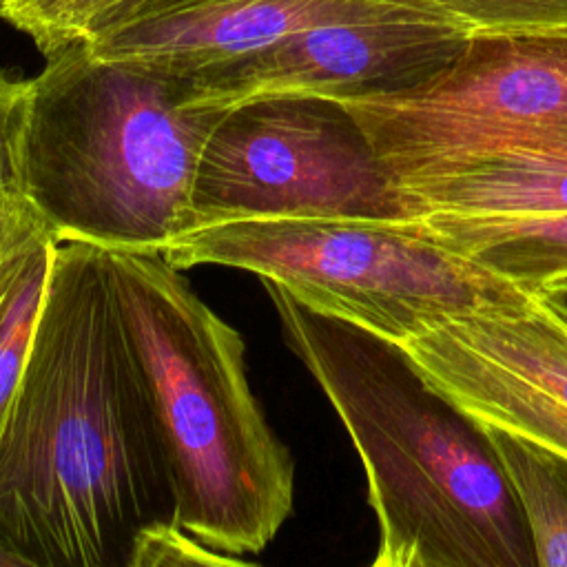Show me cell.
<instances>
[{
	"mask_svg": "<svg viewBox=\"0 0 567 567\" xmlns=\"http://www.w3.org/2000/svg\"><path fill=\"white\" fill-rule=\"evenodd\" d=\"M162 520L171 465L102 248L60 241L0 432V549L24 567H126Z\"/></svg>",
	"mask_w": 567,
	"mask_h": 567,
	"instance_id": "1",
	"label": "cell"
},
{
	"mask_svg": "<svg viewBox=\"0 0 567 567\" xmlns=\"http://www.w3.org/2000/svg\"><path fill=\"white\" fill-rule=\"evenodd\" d=\"M261 284L361 458L379 532L372 567L536 565L483 430L425 385L394 343Z\"/></svg>",
	"mask_w": 567,
	"mask_h": 567,
	"instance_id": "2",
	"label": "cell"
},
{
	"mask_svg": "<svg viewBox=\"0 0 567 567\" xmlns=\"http://www.w3.org/2000/svg\"><path fill=\"white\" fill-rule=\"evenodd\" d=\"M102 255L171 465L175 520L244 565L295 503V461L250 390L244 339L162 252Z\"/></svg>",
	"mask_w": 567,
	"mask_h": 567,
	"instance_id": "3",
	"label": "cell"
},
{
	"mask_svg": "<svg viewBox=\"0 0 567 567\" xmlns=\"http://www.w3.org/2000/svg\"><path fill=\"white\" fill-rule=\"evenodd\" d=\"M31 78L22 197L58 241L164 252L195 228L193 188L224 109L190 106L179 75L104 60L86 42Z\"/></svg>",
	"mask_w": 567,
	"mask_h": 567,
	"instance_id": "4",
	"label": "cell"
},
{
	"mask_svg": "<svg viewBox=\"0 0 567 567\" xmlns=\"http://www.w3.org/2000/svg\"><path fill=\"white\" fill-rule=\"evenodd\" d=\"M162 255L179 270L210 264L252 272L385 341L527 288L427 239L408 219H237L184 233Z\"/></svg>",
	"mask_w": 567,
	"mask_h": 567,
	"instance_id": "5",
	"label": "cell"
},
{
	"mask_svg": "<svg viewBox=\"0 0 567 567\" xmlns=\"http://www.w3.org/2000/svg\"><path fill=\"white\" fill-rule=\"evenodd\" d=\"M339 102L394 184L503 146L567 142V29L472 33L430 78Z\"/></svg>",
	"mask_w": 567,
	"mask_h": 567,
	"instance_id": "6",
	"label": "cell"
},
{
	"mask_svg": "<svg viewBox=\"0 0 567 567\" xmlns=\"http://www.w3.org/2000/svg\"><path fill=\"white\" fill-rule=\"evenodd\" d=\"M193 215L202 228L237 219H403V206L339 100L279 93L221 111L199 157Z\"/></svg>",
	"mask_w": 567,
	"mask_h": 567,
	"instance_id": "7",
	"label": "cell"
},
{
	"mask_svg": "<svg viewBox=\"0 0 567 567\" xmlns=\"http://www.w3.org/2000/svg\"><path fill=\"white\" fill-rule=\"evenodd\" d=\"M394 343L414 372L472 423L567 461V306L518 297L423 321Z\"/></svg>",
	"mask_w": 567,
	"mask_h": 567,
	"instance_id": "8",
	"label": "cell"
},
{
	"mask_svg": "<svg viewBox=\"0 0 567 567\" xmlns=\"http://www.w3.org/2000/svg\"><path fill=\"white\" fill-rule=\"evenodd\" d=\"M470 35L414 0H392L179 78L186 104L204 109H228L279 93L343 100L399 91L430 78Z\"/></svg>",
	"mask_w": 567,
	"mask_h": 567,
	"instance_id": "9",
	"label": "cell"
},
{
	"mask_svg": "<svg viewBox=\"0 0 567 567\" xmlns=\"http://www.w3.org/2000/svg\"><path fill=\"white\" fill-rule=\"evenodd\" d=\"M392 0H131L86 42L104 58L173 75L259 51L306 27Z\"/></svg>",
	"mask_w": 567,
	"mask_h": 567,
	"instance_id": "10",
	"label": "cell"
},
{
	"mask_svg": "<svg viewBox=\"0 0 567 567\" xmlns=\"http://www.w3.org/2000/svg\"><path fill=\"white\" fill-rule=\"evenodd\" d=\"M419 215H567V142L514 144L396 184Z\"/></svg>",
	"mask_w": 567,
	"mask_h": 567,
	"instance_id": "11",
	"label": "cell"
},
{
	"mask_svg": "<svg viewBox=\"0 0 567 567\" xmlns=\"http://www.w3.org/2000/svg\"><path fill=\"white\" fill-rule=\"evenodd\" d=\"M416 233L523 286L567 275V215H419Z\"/></svg>",
	"mask_w": 567,
	"mask_h": 567,
	"instance_id": "12",
	"label": "cell"
},
{
	"mask_svg": "<svg viewBox=\"0 0 567 567\" xmlns=\"http://www.w3.org/2000/svg\"><path fill=\"white\" fill-rule=\"evenodd\" d=\"M58 244L40 224L0 252V432L29 357Z\"/></svg>",
	"mask_w": 567,
	"mask_h": 567,
	"instance_id": "13",
	"label": "cell"
},
{
	"mask_svg": "<svg viewBox=\"0 0 567 567\" xmlns=\"http://www.w3.org/2000/svg\"><path fill=\"white\" fill-rule=\"evenodd\" d=\"M527 525L540 567H567V461L518 436L481 427Z\"/></svg>",
	"mask_w": 567,
	"mask_h": 567,
	"instance_id": "14",
	"label": "cell"
},
{
	"mask_svg": "<svg viewBox=\"0 0 567 567\" xmlns=\"http://www.w3.org/2000/svg\"><path fill=\"white\" fill-rule=\"evenodd\" d=\"M131 0H2L0 18L29 35L47 58L89 40Z\"/></svg>",
	"mask_w": 567,
	"mask_h": 567,
	"instance_id": "15",
	"label": "cell"
},
{
	"mask_svg": "<svg viewBox=\"0 0 567 567\" xmlns=\"http://www.w3.org/2000/svg\"><path fill=\"white\" fill-rule=\"evenodd\" d=\"M470 33L567 29V0H414Z\"/></svg>",
	"mask_w": 567,
	"mask_h": 567,
	"instance_id": "16",
	"label": "cell"
},
{
	"mask_svg": "<svg viewBox=\"0 0 567 567\" xmlns=\"http://www.w3.org/2000/svg\"><path fill=\"white\" fill-rule=\"evenodd\" d=\"M162 565H241L224 556L193 534L177 520H162L146 527L133 543L126 567H162Z\"/></svg>",
	"mask_w": 567,
	"mask_h": 567,
	"instance_id": "17",
	"label": "cell"
},
{
	"mask_svg": "<svg viewBox=\"0 0 567 567\" xmlns=\"http://www.w3.org/2000/svg\"><path fill=\"white\" fill-rule=\"evenodd\" d=\"M29 95L31 78L0 69V195H22L20 144Z\"/></svg>",
	"mask_w": 567,
	"mask_h": 567,
	"instance_id": "18",
	"label": "cell"
},
{
	"mask_svg": "<svg viewBox=\"0 0 567 567\" xmlns=\"http://www.w3.org/2000/svg\"><path fill=\"white\" fill-rule=\"evenodd\" d=\"M40 224L42 219L22 195H0V252Z\"/></svg>",
	"mask_w": 567,
	"mask_h": 567,
	"instance_id": "19",
	"label": "cell"
},
{
	"mask_svg": "<svg viewBox=\"0 0 567 567\" xmlns=\"http://www.w3.org/2000/svg\"><path fill=\"white\" fill-rule=\"evenodd\" d=\"M538 288L547 290L551 297L560 299V301L567 306V275H558V277H554V279L545 281V284H543V286H538Z\"/></svg>",
	"mask_w": 567,
	"mask_h": 567,
	"instance_id": "20",
	"label": "cell"
},
{
	"mask_svg": "<svg viewBox=\"0 0 567 567\" xmlns=\"http://www.w3.org/2000/svg\"><path fill=\"white\" fill-rule=\"evenodd\" d=\"M0 567H24V565L13 554L0 549Z\"/></svg>",
	"mask_w": 567,
	"mask_h": 567,
	"instance_id": "21",
	"label": "cell"
},
{
	"mask_svg": "<svg viewBox=\"0 0 567 567\" xmlns=\"http://www.w3.org/2000/svg\"><path fill=\"white\" fill-rule=\"evenodd\" d=\"M0 4H2V0H0Z\"/></svg>",
	"mask_w": 567,
	"mask_h": 567,
	"instance_id": "22",
	"label": "cell"
}]
</instances>
